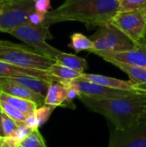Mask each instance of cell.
Here are the masks:
<instances>
[{"instance_id": "obj_1", "label": "cell", "mask_w": 146, "mask_h": 147, "mask_svg": "<svg viewBox=\"0 0 146 147\" xmlns=\"http://www.w3.org/2000/svg\"><path fill=\"white\" fill-rule=\"evenodd\" d=\"M120 11V0H65L46 14L50 26L63 22H79L87 27H103L111 23Z\"/></svg>"}, {"instance_id": "obj_2", "label": "cell", "mask_w": 146, "mask_h": 147, "mask_svg": "<svg viewBox=\"0 0 146 147\" xmlns=\"http://www.w3.org/2000/svg\"><path fill=\"white\" fill-rule=\"evenodd\" d=\"M78 98L89 109L103 115L118 130H126L146 119V93L106 100Z\"/></svg>"}, {"instance_id": "obj_3", "label": "cell", "mask_w": 146, "mask_h": 147, "mask_svg": "<svg viewBox=\"0 0 146 147\" xmlns=\"http://www.w3.org/2000/svg\"><path fill=\"white\" fill-rule=\"evenodd\" d=\"M9 34L26 43L35 52L45 56L55 59L61 53V51L46 42L47 39H52L49 25L46 22L40 25L24 24L13 29Z\"/></svg>"}, {"instance_id": "obj_4", "label": "cell", "mask_w": 146, "mask_h": 147, "mask_svg": "<svg viewBox=\"0 0 146 147\" xmlns=\"http://www.w3.org/2000/svg\"><path fill=\"white\" fill-rule=\"evenodd\" d=\"M90 40L93 41L94 46L88 52L95 54L97 53L128 51L133 49L137 45L112 23L100 27Z\"/></svg>"}, {"instance_id": "obj_5", "label": "cell", "mask_w": 146, "mask_h": 147, "mask_svg": "<svg viewBox=\"0 0 146 147\" xmlns=\"http://www.w3.org/2000/svg\"><path fill=\"white\" fill-rule=\"evenodd\" d=\"M34 11L35 0H8L3 3L0 6V32L9 34L29 23V16Z\"/></svg>"}, {"instance_id": "obj_6", "label": "cell", "mask_w": 146, "mask_h": 147, "mask_svg": "<svg viewBox=\"0 0 146 147\" xmlns=\"http://www.w3.org/2000/svg\"><path fill=\"white\" fill-rule=\"evenodd\" d=\"M111 23L123 32L135 44L145 43L146 36V9L119 11Z\"/></svg>"}, {"instance_id": "obj_7", "label": "cell", "mask_w": 146, "mask_h": 147, "mask_svg": "<svg viewBox=\"0 0 146 147\" xmlns=\"http://www.w3.org/2000/svg\"><path fill=\"white\" fill-rule=\"evenodd\" d=\"M0 61H4L22 68L40 71H48L56 63L55 59L40 54L31 47L2 53H0Z\"/></svg>"}, {"instance_id": "obj_8", "label": "cell", "mask_w": 146, "mask_h": 147, "mask_svg": "<svg viewBox=\"0 0 146 147\" xmlns=\"http://www.w3.org/2000/svg\"><path fill=\"white\" fill-rule=\"evenodd\" d=\"M108 147H146V119L126 129H114Z\"/></svg>"}, {"instance_id": "obj_9", "label": "cell", "mask_w": 146, "mask_h": 147, "mask_svg": "<svg viewBox=\"0 0 146 147\" xmlns=\"http://www.w3.org/2000/svg\"><path fill=\"white\" fill-rule=\"evenodd\" d=\"M68 83L78 90L80 94L79 96H84V97L94 99V100L113 99V98L129 96L134 93V92L127 91V90L108 88L105 86L89 83L88 81H85L80 78L70 81Z\"/></svg>"}, {"instance_id": "obj_10", "label": "cell", "mask_w": 146, "mask_h": 147, "mask_svg": "<svg viewBox=\"0 0 146 147\" xmlns=\"http://www.w3.org/2000/svg\"><path fill=\"white\" fill-rule=\"evenodd\" d=\"M96 55L108 62L117 61L132 65L146 67V42L137 44L132 50L117 53H97Z\"/></svg>"}, {"instance_id": "obj_11", "label": "cell", "mask_w": 146, "mask_h": 147, "mask_svg": "<svg viewBox=\"0 0 146 147\" xmlns=\"http://www.w3.org/2000/svg\"><path fill=\"white\" fill-rule=\"evenodd\" d=\"M22 76L34 77L40 79H44L50 83L52 82L65 83L62 80L59 79L58 78L50 74L47 71L27 69L4 61H0V78H13V77H22Z\"/></svg>"}, {"instance_id": "obj_12", "label": "cell", "mask_w": 146, "mask_h": 147, "mask_svg": "<svg viewBox=\"0 0 146 147\" xmlns=\"http://www.w3.org/2000/svg\"><path fill=\"white\" fill-rule=\"evenodd\" d=\"M80 79L88 81L92 84L111 88V89L127 90V91H132L134 93H143V92H140L130 80L126 81V80H121V79H118V78H111V77H108L104 75L90 74V73H85V72L83 73Z\"/></svg>"}, {"instance_id": "obj_13", "label": "cell", "mask_w": 146, "mask_h": 147, "mask_svg": "<svg viewBox=\"0 0 146 147\" xmlns=\"http://www.w3.org/2000/svg\"><path fill=\"white\" fill-rule=\"evenodd\" d=\"M0 84H1L2 92H4L13 96L23 98L34 102V103L37 104L38 107L43 106L45 104V99H46L45 96L37 94L23 86L9 82L3 78H0Z\"/></svg>"}, {"instance_id": "obj_14", "label": "cell", "mask_w": 146, "mask_h": 147, "mask_svg": "<svg viewBox=\"0 0 146 147\" xmlns=\"http://www.w3.org/2000/svg\"><path fill=\"white\" fill-rule=\"evenodd\" d=\"M112 65L118 67L120 70L127 74L129 80L143 93H146V67L132 65L117 61H110Z\"/></svg>"}, {"instance_id": "obj_15", "label": "cell", "mask_w": 146, "mask_h": 147, "mask_svg": "<svg viewBox=\"0 0 146 147\" xmlns=\"http://www.w3.org/2000/svg\"><path fill=\"white\" fill-rule=\"evenodd\" d=\"M6 80L12 82L14 84L23 86L37 94H40L46 97L49 86L51 84L50 82L46 81L44 79H40L34 77L29 76H22V77H13V78H3Z\"/></svg>"}, {"instance_id": "obj_16", "label": "cell", "mask_w": 146, "mask_h": 147, "mask_svg": "<svg viewBox=\"0 0 146 147\" xmlns=\"http://www.w3.org/2000/svg\"><path fill=\"white\" fill-rule=\"evenodd\" d=\"M67 86L65 83L52 82L47 90L45 105L52 107H64L67 97Z\"/></svg>"}, {"instance_id": "obj_17", "label": "cell", "mask_w": 146, "mask_h": 147, "mask_svg": "<svg viewBox=\"0 0 146 147\" xmlns=\"http://www.w3.org/2000/svg\"><path fill=\"white\" fill-rule=\"evenodd\" d=\"M0 101L9 103V105L15 107V109H17L18 110H20L21 112H22L23 114L27 115H33L38 108L37 104L34 103V102H31L29 100H26L23 98H20V97L13 96L4 92L1 93Z\"/></svg>"}, {"instance_id": "obj_18", "label": "cell", "mask_w": 146, "mask_h": 147, "mask_svg": "<svg viewBox=\"0 0 146 147\" xmlns=\"http://www.w3.org/2000/svg\"><path fill=\"white\" fill-rule=\"evenodd\" d=\"M55 60L57 63L62 65H65L66 67H69L71 69L76 70L83 73L89 67L88 63L85 59L78 57L75 54H71V53H66L61 52L55 58Z\"/></svg>"}, {"instance_id": "obj_19", "label": "cell", "mask_w": 146, "mask_h": 147, "mask_svg": "<svg viewBox=\"0 0 146 147\" xmlns=\"http://www.w3.org/2000/svg\"><path fill=\"white\" fill-rule=\"evenodd\" d=\"M52 76L58 78L59 79L62 80L63 82H70L72 80L78 79L82 77L83 72L77 71L76 70L71 69L65 65H62L59 63L53 64L47 71ZM84 73V72H83Z\"/></svg>"}, {"instance_id": "obj_20", "label": "cell", "mask_w": 146, "mask_h": 147, "mask_svg": "<svg viewBox=\"0 0 146 147\" xmlns=\"http://www.w3.org/2000/svg\"><path fill=\"white\" fill-rule=\"evenodd\" d=\"M71 39V43L69 44V47L77 53L81 51H89L94 46V43L90 38H88L81 33H74Z\"/></svg>"}, {"instance_id": "obj_21", "label": "cell", "mask_w": 146, "mask_h": 147, "mask_svg": "<svg viewBox=\"0 0 146 147\" xmlns=\"http://www.w3.org/2000/svg\"><path fill=\"white\" fill-rule=\"evenodd\" d=\"M33 131L34 129L25 125H22L18 127L9 137H5L4 140L11 147H17L19 143L22 141L27 136H28Z\"/></svg>"}, {"instance_id": "obj_22", "label": "cell", "mask_w": 146, "mask_h": 147, "mask_svg": "<svg viewBox=\"0 0 146 147\" xmlns=\"http://www.w3.org/2000/svg\"><path fill=\"white\" fill-rule=\"evenodd\" d=\"M0 107H1L2 112L4 113L6 115H8L9 117H10L11 119H13L19 124L25 125L24 122L28 117L27 115L23 114L22 112H21L17 109H15V107L9 105V103L2 102V101H0Z\"/></svg>"}, {"instance_id": "obj_23", "label": "cell", "mask_w": 146, "mask_h": 147, "mask_svg": "<svg viewBox=\"0 0 146 147\" xmlns=\"http://www.w3.org/2000/svg\"><path fill=\"white\" fill-rule=\"evenodd\" d=\"M17 147H46V145L39 129H36L21 141Z\"/></svg>"}, {"instance_id": "obj_24", "label": "cell", "mask_w": 146, "mask_h": 147, "mask_svg": "<svg viewBox=\"0 0 146 147\" xmlns=\"http://www.w3.org/2000/svg\"><path fill=\"white\" fill-rule=\"evenodd\" d=\"M146 9V0H120V11H131Z\"/></svg>"}, {"instance_id": "obj_25", "label": "cell", "mask_w": 146, "mask_h": 147, "mask_svg": "<svg viewBox=\"0 0 146 147\" xmlns=\"http://www.w3.org/2000/svg\"><path fill=\"white\" fill-rule=\"evenodd\" d=\"M54 109H55L54 107L45 105V104L43 106L37 108V109L34 112V115L38 121L39 127H40L42 125H44L47 121V120L49 119V117L51 116V115Z\"/></svg>"}, {"instance_id": "obj_26", "label": "cell", "mask_w": 146, "mask_h": 147, "mask_svg": "<svg viewBox=\"0 0 146 147\" xmlns=\"http://www.w3.org/2000/svg\"><path fill=\"white\" fill-rule=\"evenodd\" d=\"M2 126H3V135L5 138V137H9L15 131V129L18 127L22 126V125L19 124L18 122H16L15 121H14L13 119H11L8 115H6L4 113H3V124H2Z\"/></svg>"}, {"instance_id": "obj_27", "label": "cell", "mask_w": 146, "mask_h": 147, "mask_svg": "<svg viewBox=\"0 0 146 147\" xmlns=\"http://www.w3.org/2000/svg\"><path fill=\"white\" fill-rule=\"evenodd\" d=\"M27 48H29V47L12 43V42L7 41V40H0V53H5V52H8V51H11V50L27 49Z\"/></svg>"}, {"instance_id": "obj_28", "label": "cell", "mask_w": 146, "mask_h": 147, "mask_svg": "<svg viewBox=\"0 0 146 147\" xmlns=\"http://www.w3.org/2000/svg\"><path fill=\"white\" fill-rule=\"evenodd\" d=\"M50 0H35V9L36 11L46 15L50 9Z\"/></svg>"}, {"instance_id": "obj_29", "label": "cell", "mask_w": 146, "mask_h": 147, "mask_svg": "<svg viewBox=\"0 0 146 147\" xmlns=\"http://www.w3.org/2000/svg\"><path fill=\"white\" fill-rule=\"evenodd\" d=\"M25 126L34 129V130H36V129H39V124H38V121L36 119V116L34 115V113L33 115H28L25 122H24Z\"/></svg>"}, {"instance_id": "obj_30", "label": "cell", "mask_w": 146, "mask_h": 147, "mask_svg": "<svg viewBox=\"0 0 146 147\" xmlns=\"http://www.w3.org/2000/svg\"><path fill=\"white\" fill-rule=\"evenodd\" d=\"M2 124H3V112L0 110V138H4Z\"/></svg>"}, {"instance_id": "obj_31", "label": "cell", "mask_w": 146, "mask_h": 147, "mask_svg": "<svg viewBox=\"0 0 146 147\" xmlns=\"http://www.w3.org/2000/svg\"><path fill=\"white\" fill-rule=\"evenodd\" d=\"M0 147H11L4 140V138H0Z\"/></svg>"}, {"instance_id": "obj_32", "label": "cell", "mask_w": 146, "mask_h": 147, "mask_svg": "<svg viewBox=\"0 0 146 147\" xmlns=\"http://www.w3.org/2000/svg\"><path fill=\"white\" fill-rule=\"evenodd\" d=\"M6 1H8V0H0V4L3 3H4V2H6Z\"/></svg>"}, {"instance_id": "obj_33", "label": "cell", "mask_w": 146, "mask_h": 147, "mask_svg": "<svg viewBox=\"0 0 146 147\" xmlns=\"http://www.w3.org/2000/svg\"><path fill=\"white\" fill-rule=\"evenodd\" d=\"M1 93H2V88H1V84H0V95H1Z\"/></svg>"}, {"instance_id": "obj_34", "label": "cell", "mask_w": 146, "mask_h": 147, "mask_svg": "<svg viewBox=\"0 0 146 147\" xmlns=\"http://www.w3.org/2000/svg\"><path fill=\"white\" fill-rule=\"evenodd\" d=\"M0 110H1V107H0ZM1 111H2V110H1Z\"/></svg>"}, {"instance_id": "obj_35", "label": "cell", "mask_w": 146, "mask_h": 147, "mask_svg": "<svg viewBox=\"0 0 146 147\" xmlns=\"http://www.w3.org/2000/svg\"><path fill=\"white\" fill-rule=\"evenodd\" d=\"M1 4H2V3H1ZM1 4H0V6H1Z\"/></svg>"}, {"instance_id": "obj_36", "label": "cell", "mask_w": 146, "mask_h": 147, "mask_svg": "<svg viewBox=\"0 0 146 147\" xmlns=\"http://www.w3.org/2000/svg\"></svg>"}]
</instances>
